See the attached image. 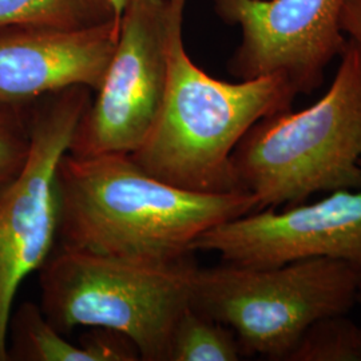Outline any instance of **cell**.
Wrapping results in <instances>:
<instances>
[{
  "label": "cell",
  "instance_id": "cell-6",
  "mask_svg": "<svg viewBox=\"0 0 361 361\" xmlns=\"http://www.w3.org/2000/svg\"><path fill=\"white\" fill-rule=\"evenodd\" d=\"M90 92L75 86L28 106L30 154L22 170L0 185V361H8V323L18 289L58 244V165L90 104Z\"/></svg>",
  "mask_w": 361,
  "mask_h": 361
},
{
  "label": "cell",
  "instance_id": "cell-16",
  "mask_svg": "<svg viewBox=\"0 0 361 361\" xmlns=\"http://www.w3.org/2000/svg\"><path fill=\"white\" fill-rule=\"evenodd\" d=\"M79 345L90 353L92 361L141 360L130 337L107 328H91L90 332L79 338Z\"/></svg>",
  "mask_w": 361,
  "mask_h": 361
},
{
  "label": "cell",
  "instance_id": "cell-7",
  "mask_svg": "<svg viewBox=\"0 0 361 361\" xmlns=\"http://www.w3.org/2000/svg\"><path fill=\"white\" fill-rule=\"evenodd\" d=\"M169 0H131L97 98L78 122L68 153L133 154L150 135L168 85Z\"/></svg>",
  "mask_w": 361,
  "mask_h": 361
},
{
  "label": "cell",
  "instance_id": "cell-17",
  "mask_svg": "<svg viewBox=\"0 0 361 361\" xmlns=\"http://www.w3.org/2000/svg\"><path fill=\"white\" fill-rule=\"evenodd\" d=\"M341 28L350 40L361 47V0H347L343 15Z\"/></svg>",
  "mask_w": 361,
  "mask_h": 361
},
{
  "label": "cell",
  "instance_id": "cell-15",
  "mask_svg": "<svg viewBox=\"0 0 361 361\" xmlns=\"http://www.w3.org/2000/svg\"><path fill=\"white\" fill-rule=\"evenodd\" d=\"M28 106L0 104V185L22 170L30 154Z\"/></svg>",
  "mask_w": 361,
  "mask_h": 361
},
{
  "label": "cell",
  "instance_id": "cell-12",
  "mask_svg": "<svg viewBox=\"0 0 361 361\" xmlns=\"http://www.w3.org/2000/svg\"><path fill=\"white\" fill-rule=\"evenodd\" d=\"M111 19L109 0H0V28H83Z\"/></svg>",
  "mask_w": 361,
  "mask_h": 361
},
{
  "label": "cell",
  "instance_id": "cell-1",
  "mask_svg": "<svg viewBox=\"0 0 361 361\" xmlns=\"http://www.w3.org/2000/svg\"><path fill=\"white\" fill-rule=\"evenodd\" d=\"M58 192L56 246L147 264L188 257L209 229L257 210L253 194L180 189L130 154L67 152L58 165Z\"/></svg>",
  "mask_w": 361,
  "mask_h": 361
},
{
  "label": "cell",
  "instance_id": "cell-4",
  "mask_svg": "<svg viewBox=\"0 0 361 361\" xmlns=\"http://www.w3.org/2000/svg\"><path fill=\"white\" fill-rule=\"evenodd\" d=\"M192 255L147 264L55 246L39 269L40 310L63 335L78 326L128 336L143 361H168L170 338L192 305Z\"/></svg>",
  "mask_w": 361,
  "mask_h": 361
},
{
  "label": "cell",
  "instance_id": "cell-14",
  "mask_svg": "<svg viewBox=\"0 0 361 361\" xmlns=\"http://www.w3.org/2000/svg\"><path fill=\"white\" fill-rule=\"evenodd\" d=\"M286 361H361V325L347 314L323 319L305 332Z\"/></svg>",
  "mask_w": 361,
  "mask_h": 361
},
{
  "label": "cell",
  "instance_id": "cell-11",
  "mask_svg": "<svg viewBox=\"0 0 361 361\" xmlns=\"http://www.w3.org/2000/svg\"><path fill=\"white\" fill-rule=\"evenodd\" d=\"M8 360L92 361L82 345L67 341L34 302L13 310L7 340Z\"/></svg>",
  "mask_w": 361,
  "mask_h": 361
},
{
  "label": "cell",
  "instance_id": "cell-18",
  "mask_svg": "<svg viewBox=\"0 0 361 361\" xmlns=\"http://www.w3.org/2000/svg\"><path fill=\"white\" fill-rule=\"evenodd\" d=\"M109 1H110L111 7H113V11H114V15H116V20L121 22L122 15L125 13V10H126V7L129 6V3L131 0H109Z\"/></svg>",
  "mask_w": 361,
  "mask_h": 361
},
{
  "label": "cell",
  "instance_id": "cell-5",
  "mask_svg": "<svg viewBox=\"0 0 361 361\" xmlns=\"http://www.w3.org/2000/svg\"><path fill=\"white\" fill-rule=\"evenodd\" d=\"M360 286L359 271L332 258L267 268L224 262L197 268L192 307L229 326L244 356L286 361L313 324L360 304Z\"/></svg>",
  "mask_w": 361,
  "mask_h": 361
},
{
  "label": "cell",
  "instance_id": "cell-8",
  "mask_svg": "<svg viewBox=\"0 0 361 361\" xmlns=\"http://www.w3.org/2000/svg\"><path fill=\"white\" fill-rule=\"evenodd\" d=\"M347 0H213L219 16L241 27L229 71L241 80L281 75L298 92L322 85L324 68L348 40Z\"/></svg>",
  "mask_w": 361,
  "mask_h": 361
},
{
  "label": "cell",
  "instance_id": "cell-10",
  "mask_svg": "<svg viewBox=\"0 0 361 361\" xmlns=\"http://www.w3.org/2000/svg\"><path fill=\"white\" fill-rule=\"evenodd\" d=\"M121 22L83 28H0V104L28 106L70 87L99 90Z\"/></svg>",
  "mask_w": 361,
  "mask_h": 361
},
{
  "label": "cell",
  "instance_id": "cell-2",
  "mask_svg": "<svg viewBox=\"0 0 361 361\" xmlns=\"http://www.w3.org/2000/svg\"><path fill=\"white\" fill-rule=\"evenodd\" d=\"M188 0H169L168 85L161 114L131 158L149 174L202 193L245 192L235 146L262 118L289 110L295 87L281 75L224 82L194 63L182 40Z\"/></svg>",
  "mask_w": 361,
  "mask_h": 361
},
{
  "label": "cell",
  "instance_id": "cell-9",
  "mask_svg": "<svg viewBox=\"0 0 361 361\" xmlns=\"http://www.w3.org/2000/svg\"><path fill=\"white\" fill-rule=\"evenodd\" d=\"M192 249L256 268L332 258L361 276V190H336L316 202L247 213L209 229Z\"/></svg>",
  "mask_w": 361,
  "mask_h": 361
},
{
  "label": "cell",
  "instance_id": "cell-13",
  "mask_svg": "<svg viewBox=\"0 0 361 361\" xmlns=\"http://www.w3.org/2000/svg\"><path fill=\"white\" fill-rule=\"evenodd\" d=\"M244 357L235 334L194 310L180 314L170 338L168 361H237Z\"/></svg>",
  "mask_w": 361,
  "mask_h": 361
},
{
  "label": "cell",
  "instance_id": "cell-3",
  "mask_svg": "<svg viewBox=\"0 0 361 361\" xmlns=\"http://www.w3.org/2000/svg\"><path fill=\"white\" fill-rule=\"evenodd\" d=\"M232 164L257 210L361 190L360 46L348 40L329 90L316 104L262 118L247 130Z\"/></svg>",
  "mask_w": 361,
  "mask_h": 361
}]
</instances>
